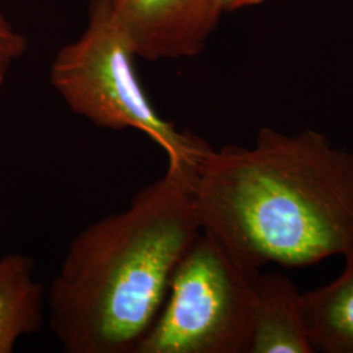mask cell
<instances>
[{
	"mask_svg": "<svg viewBox=\"0 0 353 353\" xmlns=\"http://www.w3.org/2000/svg\"><path fill=\"white\" fill-rule=\"evenodd\" d=\"M203 232L239 262L305 267L353 252V152L313 128L211 145L191 176Z\"/></svg>",
	"mask_w": 353,
	"mask_h": 353,
	"instance_id": "cell-1",
	"label": "cell"
},
{
	"mask_svg": "<svg viewBox=\"0 0 353 353\" xmlns=\"http://www.w3.org/2000/svg\"><path fill=\"white\" fill-rule=\"evenodd\" d=\"M202 230L191 178L176 165L125 211L83 229L46 290L51 330L64 351L135 353Z\"/></svg>",
	"mask_w": 353,
	"mask_h": 353,
	"instance_id": "cell-2",
	"label": "cell"
},
{
	"mask_svg": "<svg viewBox=\"0 0 353 353\" xmlns=\"http://www.w3.org/2000/svg\"><path fill=\"white\" fill-rule=\"evenodd\" d=\"M137 58L112 0H92L83 34L51 63V85L72 113L100 128L143 132L165 152L168 165L191 176L210 144L156 112L138 77Z\"/></svg>",
	"mask_w": 353,
	"mask_h": 353,
	"instance_id": "cell-3",
	"label": "cell"
},
{
	"mask_svg": "<svg viewBox=\"0 0 353 353\" xmlns=\"http://www.w3.org/2000/svg\"><path fill=\"white\" fill-rule=\"evenodd\" d=\"M259 274L202 230L135 353H249Z\"/></svg>",
	"mask_w": 353,
	"mask_h": 353,
	"instance_id": "cell-4",
	"label": "cell"
},
{
	"mask_svg": "<svg viewBox=\"0 0 353 353\" xmlns=\"http://www.w3.org/2000/svg\"><path fill=\"white\" fill-rule=\"evenodd\" d=\"M138 58H195L224 14L220 0H112Z\"/></svg>",
	"mask_w": 353,
	"mask_h": 353,
	"instance_id": "cell-5",
	"label": "cell"
},
{
	"mask_svg": "<svg viewBox=\"0 0 353 353\" xmlns=\"http://www.w3.org/2000/svg\"><path fill=\"white\" fill-rule=\"evenodd\" d=\"M301 296L285 275L259 274L249 353H314L305 331Z\"/></svg>",
	"mask_w": 353,
	"mask_h": 353,
	"instance_id": "cell-6",
	"label": "cell"
},
{
	"mask_svg": "<svg viewBox=\"0 0 353 353\" xmlns=\"http://www.w3.org/2000/svg\"><path fill=\"white\" fill-rule=\"evenodd\" d=\"M341 275L301 296L303 325L314 352L353 353V252Z\"/></svg>",
	"mask_w": 353,
	"mask_h": 353,
	"instance_id": "cell-7",
	"label": "cell"
},
{
	"mask_svg": "<svg viewBox=\"0 0 353 353\" xmlns=\"http://www.w3.org/2000/svg\"><path fill=\"white\" fill-rule=\"evenodd\" d=\"M34 262L23 254L0 256V353H11L43 321L46 290L33 278Z\"/></svg>",
	"mask_w": 353,
	"mask_h": 353,
	"instance_id": "cell-8",
	"label": "cell"
},
{
	"mask_svg": "<svg viewBox=\"0 0 353 353\" xmlns=\"http://www.w3.org/2000/svg\"><path fill=\"white\" fill-rule=\"evenodd\" d=\"M26 37L17 32L4 13L0 11V94L16 62L26 54Z\"/></svg>",
	"mask_w": 353,
	"mask_h": 353,
	"instance_id": "cell-9",
	"label": "cell"
},
{
	"mask_svg": "<svg viewBox=\"0 0 353 353\" xmlns=\"http://www.w3.org/2000/svg\"><path fill=\"white\" fill-rule=\"evenodd\" d=\"M267 0H220L224 13L236 12L245 8H250L255 6H261Z\"/></svg>",
	"mask_w": 353,
	"mask_h": 353,
	"instance_id": "cell-10",
	"label": "cell"
}]
</instances>
